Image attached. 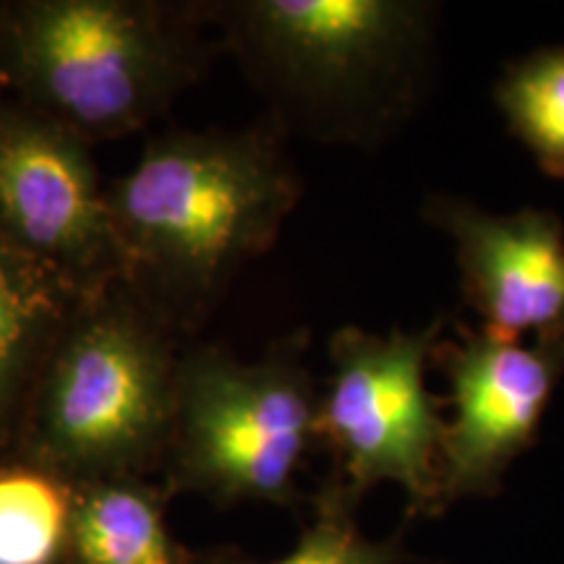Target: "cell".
<instances>
[{
    "label": "cell",
    "instance_id": "1",
    "mask_svg": "<svg viewBox=\"0 0 564 564\" xmlns=\"http://www.w3.org/2000/svg\"><path fill=\"white\" fill-rule=\"evenodd\" d=\"M301 194L270 121L158 133L108 186L121 282L181 337L196 333L238 272L278 243Z\"/></svg>",
    "mask_w": 564,
    "mask_h": 564
},
{
    "label": "cell",
    "instance_id": "2",
    "mask_svg": "<svg viewBox=\"0 0 564 564\" xmlns=\"http://www.w3.org/2000/svg\"><path fill=\"white\" fill-rule=\"evenodd\" d=\"M209 26L282 137L379 147L419 108L436 6L415 0H223Z\"/></svg>",
    "mask_w": 564,
    "mask_h": 564
},
{
    "label": "cell",
    "instance_id": "3",
    "mask_svg": "<svg viewBox=\"0 0 564 564\" xmlns=\"http://www.w3.org/2000/svg\"><path fill=\"white\" fill-rule=\"evenodd\" d=\"M204 3L0 0V95L89 141L165 116L207 70Z\"/></svg>",
    "mask_w": 564,
    "mask_h": 564
},
{
    "label": "cell",
    "instance_id": "4",
    "mask_svg": "<svg viewBox=\"0 0 564 564\" xmlns=\"http://www.w3.org/2000/svg\"><path fill=\"white\" fill-rule=\"evenodd\" d=\"M181 335L123 282L74 306L17 442V457L70 486L141 478L165 460Z\"/></svg>",
    "mask_w": 564,
    "mask_h": 564
},
{
    "label": "cell",
    "instance_id": "5",
    "mask_svg": "<svg viewBox=\"0 0 564 564\" xmlns=\"http://www.w3.org/2000/svg\"><path fill=\"white\" fill-rule=\"evenodd\" d=\"M306 350L308 333L274 340L259 361L223 345H181L165 453L173 489L220 505L295 502L322 392Z\"/></svg>",
    "mask_w": 564,
    "mask_h": 564
},
{
    "label": "cell",
    "instance_id": "6",
    "mask_svg": "<svg viewBox=\"0 0 564 564\" xmlns=\"http://www.w3.org/2000/svg\"><path fill=\"white\" fill-rule=\"evenodd\" d=\"M453 316H436L421 333L392 329L387 337L340 327L329 337L327 384L319 392L316 440L337 460V481L356 497L373 484H400L411 512H436L440 444L444 434L440 398L426 387V371Z\"/></svg>",
    "mask_w": 564,
    "mask_h": 564
},
{
    "label": "cell",
    "instance_id": "7",
    "mask_svg": "<svg viewBox=\"0 0 564 564\" xmlns=\"http://www.w3.org/2000/svg\"><path fill=\"white\" fill-rule=\"evenodd\" d=\"M0 243L45 267L82 299L123 280L108 186L91 144L0 95Z\"/></svg>",
    "mask_w": 564,
    "mask_h": 564
},
{
    "label": "cell",
    "instance_id": "8",
    "mask_svg": "<svg viewBox=\"0 0 564 564\" xmlns=\"http://www.w3.org/2000/svg\"><path fill=\"white\" fill-rule=\"evenodd\" d=\"M457 340H440L436 366L449 384L440 444L442 507L499 491L514 457L539 440L541 421L564 379V340L520 345L453 319Z\"/></svg>",
    "mask_w": 564,
    "mask_h": 564
},
{
    "label": "cell",
    "instance_id": "9",
    "mask_svg": "<svg viewBox=\"0 0 564 564\" xmlns=\"http://www.w3.org/2000/svg\"><path fill=\"white\" fill-rule=\"evenodd\" d=\"M423 220L455 243L463 301L497 340H564V220L525 207L494 215L463 196L432 194Z\"/></svg>",
    "mask_w": 564,
    "mask_h": 564
},
{
    "label": "cell",
    "instance_id": "10",
    "mask_svg": "<svg viewBox=\"0 0 564 564\" xmlns=\"http://www.w3.org/2000/svg\"><path fill=\"white\" fill-rule=\"evenodd\" d=\"M82 295L0 243V457L17 447L32 392Z\"/></svg>",
    "mask_w": 564,
    "mask_h": 564
},
{
    "label": "cell",
    "instance_id": "11",
    "mask_svg": "<svg viewBox=\"0 0 564 564\" xmlns=\"http://www.w3.org/2000/svg\"><path fill=\"white\" fill-rule=\"evenodd\" d=\"M70 564H183L165 520L162 494L141 478H105L74 486Z\"/></svg>",
    "mask_w": 564,
    "mask_h": 564
},
{
    "label": "cell",
    "instance_id": "12",
    "mask_svg": "<svg viewBox=\"0 0 564 564\" xmlns=\"http://www.w3.org/2000/svg\"><path fill=\"white\" fill-rule=\"evenodd\" d=\"M74 486L21 457H0V564L66 560Z\"/></svg>",
    "mask_w": 564,
    "mask_h": 564
},
{
    "label": "cell",
    "instance_id": "13",
    "mask_svg": "<svg viewBox=\"0 0 564 564\" xmlns=\"http://www.w3.org/2000/svg\"><path fill=\"white\" fill-rule=\"evenodd\" d=\"M494 102L539 171L564 181V45L539 47L505 63Z\"/></svg>",
    "mask_w": 564,
    "mask_h": 564
},
{
    "label": "cell",
    "instance_id": "14",
    "mask_svg": "<svg viewBox=\"0 0 564 564\" xmlns=\"http://www.w3.org/2000/svg\"><path fill=\"white\" fill-rule=\"evenodd\" d=\"M356 494L337 481L316 499L314 523L301 533L299 544L274 562H251L241 554L220 552L204 556L199 564H400L405 560L400 539H366L352 518Z\"/></svg>",
    "mask_w": 564,
    "mask_h": 564
}]
</instances>
